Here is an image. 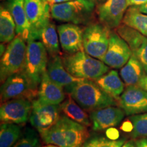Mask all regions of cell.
<instances>
[{
    "label": "cell",
    "mask_w": 147,
    "mask_h": 147,
    "mask_svg": "<svg viewBox=\"0 0 147 147\" xmlns=\"http://www.w3.org/2000/svg\"><path fill=\"white\" fill-rule=\"evenodd\" d=\"M129 6L128 0H106L98 5L96 14L101 23L110 29H115L122 23Z\"/></svg>",
    "instance_id": "obj_14"
},
{
    "label": "cell",
    "mask_w": 147,
    "mask_h": 147,
    "mask_svg": "<svg viewBox=\"0 0 147 147\" xmlns=\"http://www.w3.org/2000/svg\"><path fill=\"white\" fill-rule=\"evenodd\" d=\"M21 125L1 123L0 126V147H12L21 136Z\"/></svg>",
    "instance_id": "obj_27"
},
{
    "label": "cell",
    "mask_w": 147,
    "mask_h": 147,
    "mask_svg": "<svg viewBox=\"0 0 147 147\" xmlns=\"http://www.w3.org/2000/svg\"><path fill=\"white\" fill-rule=\"evenodd\" d=\"M125 113L120 106H110L91 112L89 114L92 129L102 131L117 126L124 119Z\"/></svg>",
    "instance_id": "obj_17"
},
{
    "label": "cell",
    "mask_w": 147,
    "mask_h": 147,
    "mask_svg": "<svg viewBox=\"0 0 147 147\" xmlns=\"http://www.w3.org/2000/svg\"><path fill=\"white\" fill-rule=\"evenodd\" d=\"M37 98L48 104H61L65 100V93L63 87L53 81L46 71L38 87Z\"/></svg>",
    "instance_id": "obj_19"
},
{
    "label": "cell",
    "mask_w": 147,
    "mask_h": 147,
    "mask_svg": "<svg viewBox=\"0 0 147 147\" xmlns=\"http://www.w3.org/2000/svg\"><path fill=\"white\" fill-rule=\"evenodd\" d=\"M26 59L23 71L25 74L33 88L38 91L42 76L47 71L48 52L39 40H29L27 42Z\"/></svg>",
    "instance_id": "obj_5"
},
{
    "label": "cell",
    "mask_w": 147,
    "mask_h": 147,
    "mask_svg": "<svg viewBox=\"0 0 147 147\" xmlns=\"http://www.w3.org/2000/svg\"><path fill=\"white\" fill-rule=\"evenodd\" d=\"M62 59L67 71L78 78L95 81L110 71V67L102 61L93 57L84 51L67 54Z\"/></svg>",
    "instance_id": "obj_3"
},
{
    "label": "cell",
    "mask_w": 147,
    "mask_h": 147,
    "mask_svg": "<svg viewBox=\"0 0 147 147\" xmlns=\"http://www.w3.org/2000/svg\"><path fill=\"white\" fill-rule=\"evenodd\" d=\"M72 1V0H53V5L55 3H60L63 2H67V1Z\"/></svg>",
    "instance_id": "obj_37"
},
{
    "label": "cell",
    "mask_w": 147,
    "mask_h": 147,
    "mask_svg": "<svg viewBox=\"0 0 147 147\" xmlns=\"http://www.w3.org/2000/svg\"><path fill=\"white\" fill-rule=\"evenodd\" d=\"M81 107L87 112L118 105V100L108 94L95 81L82 79L64 89Z\"/></svg>",
    "instance_id": "obj_2"
},
{
    "label": "cell",
    "mask_w": 147,
    "mask_h": 147,
    "mask_svg": "<svg viewBox=\"0 0 147 147\" xmlns=\"http://www.w3.org/2000/svg\"><path fill=\"white\" fill-rule=\"evenodd\" d=\"M94 2L96 3L97 5H100V4H102L104 2H105L106 0H93Z\"/></svg>",
    "instance_id": "obj_38"
},
{
    "label": "cell",
    "mask_w": 147,
    "mask_h": 147,
    "mask_svg": "<svg viewBox=\"0 0 147 147\" xmlns=\"http://www.w3.org/2000/svg\"><path fill=\"white\" fill-rule=\"evenodd\" d=\"M137 7L138 10L142 13L147 14V3H144V4L140 5H136Z\"/></svg>",
    "instance_id": "obj_35"
},
{
    "label": "cell",
    "mask_w": 147,
    "mask_h": 147,
    "mask_svg": "<svg viewBox=\"0 0 147 147\" xmlns=\"http://www.w3.org/2000/svg\"><path fill=\"white\" fill-rule=\"evenodd\" d=\"M47 72L53 81L64 88L82 80L73 76L67 71L61 55L50 57L47 64Z\"/></svg>",
    "instance_id": "obj_18"
},
{
    "label": "cell",
    "mask_w": 147,
    "mask_h": 147,
    "mask_svg": "<svg viewBox=\"0 0 147 147\" xmlns=\"http://www.w3.org/2000/svg\"><path fill=\"white\" fill-rule=\"evenodd\" d=\"M110 29L100 23H91L83 32L84 51L102 61L109 45Z\"/></svg>",
    "instance_id": "obj_7"
},
{
    "label": "cell",
    "mask_w": 147,
    "mask_h": 147,
    "mask_svg": "<svg viewBox=\"0 0 147 147\" xmlns=\"http://www.w3.org/2000/svg\"><path fill=\"white\" fill-rule=\"evenodd\" d=\"M32 101L26 98H16L1 103L0 120L1 123L23 125L29 120Z\"/></svg>",
    "instance_id": "obj_11"
},
{
    "label": "cell",
    "mask_w": 147,
    "mask_h": 147,
    "mask_svg": "<svg viewBox=\"0 0 147 147\" xmlns=\"http://www.w3.org/2000/svg\"><path fill=\"white\" fill-rule=\"evenodd\" d=\"M57 32L61 49L67 54L84 51L83 32L78 25L65 23L59 25Z\"/></svg>",
    "instance_id": "obj_16"
},
{
    "label": "cell",
    "mask_w": 147,
    "mask_h": 147,
    "mask_svg": "<svg viewBox=\"0 0 147 147\" xmlns=\"http://www.w3.org/2000/svg\"><path fill=\"white\" fill-rule=\"evenodd\" d=\"M40 136L34 128L27 127L12 147H40Z\"/></svg>",
    "instance_id": "obj_29"
},
{
    "label": "cell",
    "mask_w": 147,
    "mask_h": 147,
    "mask_svg": "<svg viewBox=\"0 0 147 147\" xmlns=\"http://www.w3.org/2000/svg\"><path fill=\"white\" fill-rule=\"evenodd\" d=\"M16 24L9 9L1 6L0 10V41L10 43L16 37Z\"/></svg>",
    "instance_id": "obj_25"
},
{
    "label": "cell",
    "mask_w": 147,
    "mask_h": 147,
    "mask_svg": "<svg viewBox=\"0 0 147 147\" xmlns=\"http://www.w3.org/2000/svg\"><path fill=\"white\" fill-rule=\"evenodd\" d=\"M43 147H59L57 146H56V145H54V144H48L47 146H45Z\"/></svg>",
    "instance_id": "obj_40"
},
{
    "label": "cell",
    "mask_w": 147,
    "mask_h": 147,
    "mask_svg": "<svg viewBox=\"0 0 147 147\" xmlns=\"http://www.w3.org/2000/svg\"><path fill=\"white\" fill-rule=\"evenodd\" d=\"M121 147H136V142L133 140L126 141L125 144Z\"/></svg>",
    "instance_id": "obj_36"
},
{
    "label": "cell",
    "mask_w": 147,
    "mask_h": 147,
    "mask_svg": "<svg viewBox=\"0 0 147 147\" xmlns=\"http://www.w3.org/2000/svg\"><path fill=\"white\" fill-rule=\"evenodd\" d=\"M132 55L128 44L115 32H110L109 45L102 59L106 65L114 69L122 68Z\"/></svg>",
    "instance_id": "obj_12"
},
{
    "label": "cell",
    "mask_w": 147,
    "mask_h": 147,
    "mask_svg": "<svg viewBox=\"0 0 147 147\" xmlns=\"http://www.w3.org/2000/svg\"><path fill=\"white\" fill-rule=\"evenodd\" d=\"M144 74L142 64L133 55L120 71L121 78L127 86L138 85Z\"/></svg>",
    "instance_id": "obj_23"
},
{
    "label": "cell",
    "mask_w": 147,
    "mask_h": 147,
    "mask_svg": "<svg viewBox=\"0 0 147 147\" xmlns=\"http://www.w3.org/2000/svg\"><path fill=\"white\" fill-rule=\"evenodd\" d=\"M129 121L132 124L131 136L147 138V113L130 116Z\"/></svg>",
    "instance_id": "obj_28"
},
{
    "label": "cell",
    "mask_w": 147,
    "mask_h": 147,
    "mask_svg": "<svg viewBox=\"0 0 147 147\" xmlns=\"http://www.w3.org/2000/svg\"><path fill=\"white\" fill-rule=\"evenodd\" d=\"M135 142L136 147H147V138H140Z\"/></svg>",
    "instance_id": "obj_32"
},
{
    "label": "cell",
    "mask_w": 147,
    "mask_h": 147,
    "mask_svg": "<svg viewBox=\"0 0 147 147\" xmlns=\"http://www.w3.org/2000/svg\"><path fill=\"white\" fill-rule=\"evenodd\" d=\"M126 141L125 138L109 140L104 137H98L97 147H121Z\"/></svg>",
    "instance_id": "obj_30"
},
{
    "label": "cell",
    "mask_w": 147,
    "mask_h": 147,
    "mask_svg": "<svg viewBox=\"0 0 147 147\" xmlns=\"http://www.w3.org/2000/svg\"><path fill=\"white\" fill-rule=\"evenodd\" d=\"M118 105L127 116L147 113V91L138 85L127 86L119 97Z\"/></svg>",
    "instance_id": "obj_13"
},
{
    "label": "cell",
    "mask_w": 147,
    "mask_h": 147,
    "mask_svg": "<svg viewBox=\"0 0 147 147\" xmlns=\"http://www.w3.org/2000/svg\"><path fill=\"white\" fill-rule=\"evenodd\" d=\"M122 23L147 37V14L140 12L136 5L127 10Z\"/></svg>",
    "instance_id": "obj_26"
},
{
    "label": "cell",
    "mask_w": 147,
    "mask_h": 147,
    "mask_svg": "<svg viewBox=\"0 0 147 147\" xmlns=\"http://www.w3.org/2000/svg\"><path fill=\"white\" fill-rule=\"evenodd\" d=\"M27 18L30 24L29 40H39L43 29L51 21V6L42 0H24Z\"/></svg>",
    "instance_id": "obj_10"
},
{
    "label": "cell",
    "mask_w": 147,
    "mask_h": 147,
    "mask_svg": "<svg viewBox=\"0 0 147 147\" xmlns=\"http://www.w3.org/2000/svg\"><path fill=\"white\" fill-rule=\"evenodd\" d=\"M97 138H98V137L97 136L89 138L80 147H97Z\"/></svg>",
    "instance_id": "obj_31"
},
{
    "label": "cell",
    "mask_w": 147,
    "mask_h": 147,
    "mask_svg": "<svg viewBox=\"0 0 147 147\" xmlns=\"http://www.w3.org/2000/svg\"><path fill=\"white\" fill-rule=\"evenodd\" d=\"M129 6L132 5H140L147 3V0H128Z\"/></svg>",
    "instance_id": "obj_34"
},
{
    "label": "cell",
    "mask_w": 147,
    "mask_h": 147,
    "mask_svg": "<svg viewBox=\"0 0 147 147\" xmlns=\"http://www.w3.org/2000/svg\"><path fill=\"white\" fill-rule=\"evenodd\" d=\"M95 82L101 89L117 100L125 90L122 78H120L119 73L115 69L108 71Z\"/></svg>",
    "instance_id": "obj_21"
},
{
    "label": "cell",
    "mask_w": 147,
    "mask_h": 147,
    "mask_svg": "<svg viewBox=\"0 0 147 147\" xmlns=\"http://www.w3.org/2000/svg\"><path fill=\"white\" fill-rule=\"evenodd\" d=\"M60 106L61 113L63 115L88 127L91 126V121L89 114L74 100L69 94Z\"/></svg>",
    "instance_id": "obj_22"
},
{
    "label": "cell",
    "mask_w": 147,
    "mask_h": 147,
    "mask_svg": "<svg viewBox=\"0 0 147 147\" xmlns=\"http://www.w3.org/2000/svg\"><path fill=\"white\" fill-rule=\"evenodd\" d=\"M95 5L93 0H72L55 3L51 7V16L59 21L88 25L92 23Z\"/></svg>",
    "instance_id": "obj_4"
},
{
    "label": "cell",
    "mask_w": 147,
    "mask_h": 147,
    "mask_svg": "<svg viewBox=\"0 0 147 147\" xmlns=\"http://www.w3.org/2000/svg\"><path fill=\"white\" fill-rule=\"evenodd\" d=\"M38 97V91L23 71L9 76L1 86V103L16 98H26L33 101Z\"/></svg>",
    "instance_id": "obj_8"
},
{
    "label": "cell",
    "mask_w": 147,
    "mask_h": 147,
    "mask_svg": "<svg viewBox=\"0 0 147 147\" xmlns=\"http://www.w3.org/2000/svg\"><path fill=\"white\" fill-rule=\"evenodd\" d=\"M138 85L147 91V74H144L140 79Z\"/></svg>",
    "instance_id": "obj_33"
},
{
    "label": "cell",
    "mask_w": 147,
    "mask_h": 147,
    "mask_svg": "<svg viewBox=\"0 0 147 147\" xmlns=\"http://www.w3.org/2000/svg\"><path fill=\"white\" fill-rule=\"evenodd\" d=\"M60 104L45 103L36 98L32 101V110L29 122L39 134L47 131L57 122L61 117Z\"/></svg>",
    "instance_id": "obj_9"
},
{
    "label": "cell",
    "mask_w": 147,
    "mask_h": 147,
    "mask_svg": "<svg viewBox=\"0 0 147 147\" xmlns=\"http://www.w3.org/2000/svg\"><path fill=\"white\" fill-rule=\"evenodd\" d=\"M46 144L59 147H80L89 139L88 127L61 115L57 122L47 131L40 134Z\"/></svg>",
    "instance_id": "obj_1"
},
{
    "label": "cell",
    "mask_w": 147,
    "mask_h": 147,
    "mask_svg": "<svg viewBox=\"0 0 147 147\" xmlns=\"http://www.w3.org/2000/svg\"><path fill=\"white\" fill-rule=\"evenodd\" d=\"M26 42L22 37L16 35L6 47L5 52L1 56V83H3L9 76L23 70L26 59Z\"/></svg>",
    "instance_id": "obj_6"
},
{
    "label": "cell",
    "mask_w": 147,
    "mask_h": 147,
    "mask_svg": "<svg viewBox=\"0 0 147 147\" xmlns=\"http://www.w3.org/2000/svg\"><path fill=\"white\" fill-rule=\"evenodd\" d=\"M42 1L47 3V4L50 5L51 7L53 5V0H42Z\"/></svg>",
    "instance_id": "obj_39"
},
{
    "label": "cell",
    "mask_w": 147,
    "mask_h": 147,
    "mask_svg": "<svg viewBox=\"0 0 147 147\" xmlns=\"http://www.w3.org/2000/svg\"><path fill=\"white\" fill-rule=\"evenodd\" d=\"M42 42L50 57L61 55L59 48V38L55 23L50 21L43 29L40 36Z\"/></svg>",
    "instance_id": "obj_24"
},
{
    "label": "cell",
    "mask_w": 147,
    "mask_h": 147,
    "mask_svg": "<svg viewBox=\"0 0 147 147\" xmlns=\"http://www.w3.org/2000/svg\"><path fill=\"white\" fill-rule=\"evenodd\" d=\"M8 9L15 22L16 35L27 42L30 36V24L25 12L24 0H9Z\"/></svg>",
    "instance_id": "obj_20"
},
{
    "label": "cell",
    "mask_w": 147,
    "mask_h": 147,
    "mask_svg": "<svg viewBox=\"0 0 147 147\" xmlns=\"http://www.w3.org/2000/svg\"><path fill=\"white\" fill-rule=\"evenodd\" d=\"M117 32L128 44L132 55L140 62L147 74V37L123 23L117 27Z\"/></svg>",
    "instance_id": "obj_15"
}]
</instances>
